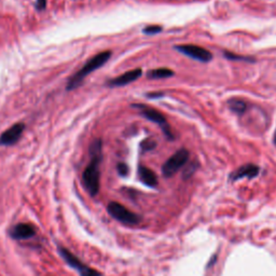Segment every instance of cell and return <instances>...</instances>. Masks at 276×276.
Wrapping results in <instances>:
<instances>
[{
	"mask_svg": "<svg viewBox=\"0 0 276 276\" xmlns=\"http://www.w3.org/2000/svg\"><path fill=\"white\" fill-rule=\"evenodd\" d=\"M142 75H143L142 69L141 68H136V69H133V71L126 72L125 74L109 80L107 84H108V86L111 87V88L124 87V86H127V84H129V83L136 81L137 79H140Z\"/></svg>",
	"mask_w": 276,
	"mask_h": 276,
	"instance_id": "30bf717a",
	"label": "cell"
},
{
	"mask_svg": "<svg viewBox=\"0 0 276 276\" xmlns=\"http://www.w3.org/2000/svg\"><path fill=\"white\" fill-rule=\"evenodd\" d=\"M141 147L143 151H151L157 147V143L152 140H145L142 142Z\"/></svg>",
	"mask_w": 276,
	"mask_h": 276,
	"instance_id": "2e32d148",
	"label": "cell"
},
{
	"mask_svg": "<svg viewBox=\"0 0 276 276\" xmlns=\"http://www.w3.org/2000/svg\"><path fill=\"white\" fill-rule=\"evenodd\" d=\"M175 49L179 51L182 54H185L191 58L202 63H209L213 59V54L209 51L202 47H197L193 44H182L176 45Z\"/></svg>",
	"mask_w": 276,
	"mask_h": 276,
	"instance_id": "52a82bcc",
	"label": "cell"
},
{
	"mask_svg": "<svg viewBox=\"0 0 276 276\" xmlns=\"http://www.w3.org/2000/svg\"><path fill=\"white\" fill-rule=\"evenodd\" d=\"M117 171L120 176H122V177H125V176H127V174H128V166L125 163H119L117 165Z\"/></svg>",
	"mask_w": 276,
	"mask_h": 276,
	"instance_id": "ac0fdd59",
	"label": "cell"
},
{
	"mask_svg": "<svg viewBox=\"0 0 276 276\" xmlns=\"http://www.w3.org/2000/svg\"><path fill=\"white\" fill-rule=\"evenodd\" d=\"M162 32V27L159 25H150L144 28V33L146 35H156Z\"/></svg>",
	"mask_w": 276,
	"mask_h": 276,
	"instance_id": "e0dca14e",
	"label": "cell"
},
{
	"mask_svg": "<svg viewBox=\"0 0 276 276\" xmlns=\"http://www.w3.org/2000/svg\"><path fill=\"white\" fill-rule=\"evenodd\" d=\"M259 171H260L259 166L255 164H245L241 166L239 170L233 172L231 176H230V179L236 181L242 178H255L258 176Z\"/></svg>",
	"mask_w": 276,
	"mask_h": 276,
	"instance_id": "8fae6325",
	"label": "cell"
},
{
	"mask_svg": "<svg viewBox=\"0 0 276 276\" xmlns=\"http://www.w3.org/2000/svg\"><path fill=\"white\" fill-rule=\"evenodd\" d=\"M163 95H164L163 93H151V94H148L147 96L151 98H159V97H162Z\"/></svg>",
	"mask_w": 276,
	"mask_h": 276,
	"instance_id": "ffe728a7",
	"label": "cell"
},
{
	"mask_svg": "<svg viewBox=\"0 0 276 276\" xmlns=\"http://www.w3.org/2000/svg\"><path fill=\"white\" fill-rule=\"evenodd\" d=\"M224 55L226 58L230 59V60H242V62H255L254 58L248 57V56H243V55H237L235 53L226 51L224 52Z\"/></svg>",
	"mask_w": 276,
	"mask_h": 276,
	"instance_id": "9a60e30c",
	"label": "cell"
},
{
	"mask_svg": "<svg viewBox=\"0 0 276 276\" xmlns=\"http://www.w3.org/2000/svg\"><path fill=\"white\" fill-rule=\"evenodd\" d=\"M274 143L276 144V132H275V135H274Z\"/></svg>",
	"mask_w": 276,
	"mask_h": 276,
	"instance_id": "44dd1931",
	"label": "cell"
},
{
	"mask_svg": "<svg viewBox=\"0 0 276 276\" xmlns=\"http://www.w3.org/2000/svg\"><path fill=\"white\" fill-rule=\"evenodd\" d=\"M133 107L134 108L140 109L142 114L146 119H148L151 122H155V123L159 124L161 127H162L163 132L168 140H171V141L174 140V135L171 131L170 125H168L163 113H161L160 111L153 109V108H150V107L146 106V105H142V104H135V105H133Z\"/></svg>",
	"mask_w": 276,
	"mask_h": 276,
	"instance_id": "5b68a950",
	"label": "cell"
},
{
	"mask_svg": "<svg viewBox=\"0 0 276 276\" xmlns=\"http://www.w3.org/2000/svg\"><path fill=\"white\" fill-rule=\"evenodd\" d=\"M57 249L59 255L64 259V261L71 266L72 269L78 271L80 276H102V274L98 271L92 269V267L88 266L87 264H84L78 257L75 256L73 252L69 251L67 248L58 246Z\"/></svg>",
	"mask_w": 276,
	"mask_h": 276,
	"instance_id": "277c9868",
	"label": "cell"
},
{
	"mask_svg": "<svg viewBox=\"0 0 276 276\" xmlns=\"http://www.w3.org/2000/svg\"><path fill=\"white\" fill-rule=\"evenodd\" d=\"M189 151L187 149H179L163 164L162 174L165 177H172L182 166H185L189 160Z\"/></svg>",
	"mask_w": 276,
	"mask_h": 276,
	"instance_id": "8992f818",
	"label": "cell"
},
{
	"mask_svg": "<svg viewBox=\"0 0 276 276\" xmlns=\"http://www.w3.org/2000/svg\"><path fill=\"white\" fill-rule=\"evenodd\" d=\"M174 76V72L168 68H158L153 69L148 73V77L151 79H164L170 78V77Z\"/></svg>",
	"mask_w": 276,
	"mask_h": 276,
	"instance_id": "4fadbf2b",
	"label": "cell"
},
{
	"mask_svg": "<svg viewBox=\"0 0 276 276\" xmlns=\"http://www.w3.org/2000/svg\"><path fill=\"white\" fill-rule=\"evenodd\" d=\"M47 8V0H36V9L42 11Z\"/></svg>",
	"mask_w": 276,
	"mask_h": 276,
	"instance_id": "d6986e66",
	"label": "cell"
},
{
	"mask_svg": "<svg viewBox=\"0 0 276 276\" xmlns=\"http://www.w3.org/2000/svg\"><path fill=\"white\" fill-rule=\"evenodd\" d=\"M229 106L234 112L239 113V114L244 113L245 111H246V108H247L246 103H245L244 101H241V99H236V98L230 99Z\"/></svg>",
	"mask_w": 276,
	"mask_h": 276,
	"instance_id": "5bb4252c",
	"label": "cell"
},
{
	"mask_svg": "<svg viewBox=\"0 0 276 276\" xmlns=\"http://www.w3.org/2000/svg\"><path fill=\"white\" fill-rule=\"evenodd\" d=\"M111 54H112L111 51H104V52L98 53V54H96L91 59H89L80 71L77 72L74 76H72L71 78H69L67 83V91H73L78 87H80L83 83L84 79H86L90 74L97 71L98 68L103 67L107 62H108L111 57Z\"/></svg>",
	"mask_w": 276,
	"mask_h": 276,
	"instance_id": "7a4b0ae2",
	"label": "cell"
},
{
	"mask_svg": "<svg viewBox=\"0 0 276 276\" xmlns=\"http://www.w3.org/2000/svg\"><path fill=\"white\" fill-rule=\"evenodd\" d=\"M37 230L32 224H18L10 230V236L15 241L32 239L36 235Z\"/></svg>",
	"mask_w": 276,
	"mask_h": 276,
	"instance_id": "9c48e42d",
	"label": "cell"
},
{
	"mask_svg": "<svg viewBox=\"0 0 276 276\" xmlns=\"http://www.w3.org/2000/svg\"><path fill=\"white\" fill-rule=\"evenodd\" d=\"M107 212L113 219L126 226H137L142 221V217L140 215L127 210L126 207L118 202L109 203L108 206H107Z\"/></svg>",
	"mask_w": 276,
	"mask_h": 276,
	"instance_id": "3957f363",
	"label": "cell"
},
{
	"mask_svg": "<svg viewBox=\"0 0 276 276\" xmlns=\"http://www.w3.org/2000/svg\"><path fill=\"white\" fill-rule=\"evenodd\" d=\"M91 162L87 166L82 175V182L91 196H96L101 188V171L99 165L103 159V143L102 140H94L90 146Z\"/></svg>",
	"mask_w": 276,
	"mask_h": 276,
	"instance_id": "6da1fadb",
	"label": "cell"
},
{
	"mask_svg": "<svg viewBox=\"0 0 276 276\" xmlns=\"http://www.w3.org/2000/svg\"><path fill=\"white\" fill-rule=\"evenodd\" d=\"M25 129L24 123H17L5 131L0 136V146H12L17 144Z\"/></svg>",
	"mask_w": 276,
	"mask_h": 276,
	"instance_id": "ba28073f",
	"label": "cell"
},
{
	"mask_svg": "<svg viewBox=\"0 0 276 276\" xmlns=\"http://www.w3.org/2000/svg\"><path fill=\"white\" fill-rule=\"evenodd\" d=\"M138 176L143 183L150 188H156L158 186V177L156 173L146 166H140L138 168Z\"/></svg>",
	"mask_w": 276,
	"mask_h": 276,
	"instance_id": "7c38bea8",
	"label": "cell"
}]
</instances>
